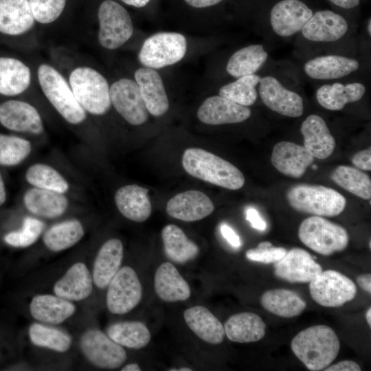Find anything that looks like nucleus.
<instances>
[{
	"label": "nucleus",
	"instance_id": "1",
	"mask_svg": "<svg viewBox=\"0 0 371 371\" xmlns=\"http://www.w3.org/2000/svg\"><path fill=\"white\" fill-rule=\"evenodd\" d=\"M291 348L306 368L319 371L335 359L340 349L339 339L326 325H315L302 330L292 339Z\"/></svg>",
	"mask_w": 371,
	"mask_h": 371
},
{
	"label": "nucleus",
	"instance_id": "2",
	"mask_svg": "<svg viewBox=\"0 0 371 371\" xmlns=\"http://www.w3.org/2000/svg\"><path fill=\"white\" fill-rule=\"evenodd\" d=\"M182 166L191 176L229 190H238L245 183V177L238 168L201 148L186 150Z\"/></svg>",
	"mask_w": 371,
	"mask_h": 371
},
{
	"label": "nucleus",
	"instance_id": "3",
	"mask_svg": "<svg viewBox=\"0 0 371 371\" xmlns=\"http://www.w3.org/2000/svg\"><path fill=\"white\" fill-rule=\"evenodd\" d=\"M289 205L295 210L318 216H336L346 205L345 197L334 189L323 186L299 184L287 192Z\"/></svg>",
	"mask_w": 371,
	"mask_h": 371
},
{
	"label": "nucleus",
	"instance_id": "4",
	"mask_svg": "<svg viewBox=\"0 0 371 371\" xmlns=\"http://www.w3.org/2000/svg\"><path fill=\"white\" fill-rule=\"evenodd\" d=\"M74 95L85 111L101 115L111 106L110 87L104 76L89 67H78L69 76Z\"/></svg>",
	"mask_w": 371,
	"mask_h": 371
},
{
	"label": "nucleus",
	"instance_id": "5",
	"mask_svg": "<svg viewBox=\"0 0 371 371\" xmlns=\"http://www.w3.org/2000/svg\"><path fill=\"white\" fill-rule=\"evenodd\" d=\"M38 80L45 95L69 123L78 124L86 119V112L76 100L65 78L53 67L42 64Z\"/></svg>",
	"mask_w": 371,
	"mask_h": 371
},
{
	"label": "nucleus",
	"instance_id": "6",
	"mask_svg": "<svg viewBox=\"0 0 371 371\" xmlns=\"http://www.w3.org/2000/svg\"><path fill=\"white\" fill-rule=\"evenodd\" d=\"M298 237L306 247L324 256L341 251L348 244V234L344 227L318 216L302 222Z\"/></svg>",
	"mask_w": 371,
	"mask_h": 371
},
{
	"label": "nucleus",
	"instance_id": "7",
	"mask_svg": "<svg viewBox=\"0 0 371 371\" xmlns=\"http://www.w3.org/2000/svg\"><path fill=\"white\" fill-rule=\"evenodd\" d=\"M187 52V39L175 32H160L150 35L143 43L138 60L143 67L154 69L175 65Z\"/></svg>",
	"mask_w": 371,
	"mask_h": 371
},
{
	"label": "nucleus",
	"instance_id": "8",
	"mask_svg": "<svg viewBox=\"0 0 371 371\" xmlns=\"http://www.w3.org/2000/svg\"><path fill=\"white\" fill-rule=\"evenodd\" d=\"M98 39L103 48L116 49L133 36L134 27L131 15L124 6L115 1H103L98 8Z\"/></svg>",
	"mask_w": 371,
	"mask_h": 371
},
{
	"label": "nucleus",
	"instance_id": "9",
	"mask_svg": "<svg viewBox=\"0 0 371 371\" xmlns=\"http://www.w3.org/2000/svg\"><path fill=\"white\" fill-rule=\"evenodd\" d=\"M314 301L325 307H339L352 300L357 286L346 276L335 270L322 271L309 284Z\"/></svg>",
	"mask_w": 371,
	"mask_h": 371
},
{
	"label": "nucleus",
	"instance_id": "10",
	"mask_svg": "<svg viewBox=\"0 0 371 371\" xmlns=\"http://www.w3.org/2000/svg\"><path fill=\"white\" fill-rule=\"evenodd\" d=\"M107 286L106 306L113 314L130 312L142 300L141 282L137 273L128 266L120 268Z\"/></svg>",
	"mask_w": 371,
	"mask_h": 371
},
{
	"label": "nucleus",
	"instance_id": "11",
	"mask_svg": "<svg viewBox=\"0 0 371 371\" xmlns=\"http://www.w3.org/2000/svg\"><path fill=\"white\" fill-rule=\"evenodd\" d=\"M80 346L86 359L101 368H117L127 358L123 347L98 329L86 330L80 337Z\"/></svg>",
	"mask_w": 371,
	"mask_h": 371
},
{
	"label": "nucleus",
	"instance_id": "12",
	"mask_svg": "<svg viewBox=\"0 0 371 371\" xmlns=\"http://www.w3.org/2000/svg\"><path fill=\"white\" fill-rule=\"evenodd\" d=\"M111 104L129 124L138 126L148 119V111L138 86L130 78H120L110 87Z\"/></svg>",
	"mask_w": 371,
	"mask_h": 371
},
{
	"label": "nucleus",
	"instance_id": "13",
	"mask_svg": "<svg viewBox=\"0 0 371 371\" xmlns=\"http://www.w3.org/2000/svg\"><path fill=\"white\" fill-rule=\"evenodd\" d=\"M258 87L260 97L269 109L280 115L298 117L304 112L302 97L286 89L276 78L266 76L260 78Z\"/></svg>",
	"mask_w": 371,
	"mask_h": 371
},
{
	"label": "nucleus",
	"instance_id": "14",
	"mask_svg": "<svg viewBox=\"0 0 371 371\" xmlns=\"http://www.w3.org/2000/svg\"><path fill=\"white\" fill-rule=\"evenodd\" d=\"M313 12L300 0H282L270 12L273 31L279 36L289 37L301 32Z\"/></svg>",
	"mask_w": 371,
	"mask_h": 371
},
{
	"label": "nucleus",
	"instance_id": "15",
	"mask_svg": "<svg viewBox=\"0 0 371 371\" xmlns=\"http://www.w3.org/2000/svg\"><path fill=\"white\" fill-rule=\"evenodd\" d=\"M322 271L308 251L293 248L274 263L275 276L291 283L310 282Z\"/></svg>",
	"mask_w": 371,
	"mask_h": 371
},
{
	"label": "nucleus",
	"instance_id": "16",
	"mask_svg": "<svg viewBox=\"0 0 371 371\" xmlns=\"http://www.w3.org/2000/svg\"><path fill=\"white\" fill-rule=\"evenodd\" d=\"M0 124L8 130L20 133L38 135L44 130L37 109L18 100H9L0 104Z\"/></svg>",
	"mask_w": 371,
	"mask_h": 371
},
{
	"label": "nucleus",
	"instance_id": "17",
	"mask_svg": "<svg viewBox=\"0 0 371 371\" xmlns=\"http://www.w3.org/2000/svg\"><path fill=\"white\" fill-rule=\"evenodd\" d=\"M197 117L208 125L240 123L251 115L248 106L235 103L221 95L206 98L197 111Z\"/></svg>",
	"mask_w": 371,
	"mask_h": 371
},
{
	"label": "nucleus",
	"instance_id": "18",
	"mask_svg": "<svg viewBox=\"0 0 371 371\" xmlns=\"http://www.w3.org/2000/svg\"><path fill=\"white\" fill-rule=\"evenodd\" d=\"M142 98L150 114L164 115L169 109V100L163 80L156 69L142 67L134 74Z\"/></svg>",
	"mask_w": 371,
	"mask_h": 371
},
{
	"label": "nucleus",
	"instance_id": "19",
	"mask_svg": "<svg viewBox=\"0 0 371 371\" xmlns=\"http://www.w3.org/2000/svg\"><path fill=\"white\" fill-rule=\"evenodd\" d=\"M348 29V22L341 15L324 10L313 13L301 32L306 40L330 43L341 38Z\"/></svg>",
	"mask_w": 371,
	"mask_h": 371
},
{
	"label": "nucleus",
	"instance_id": "20",
	"mask_svg": "<svg viewBox=\"0 0 371 371\" xmlns=\"http://www.w3.org/2000/svg\"><path fill=\"white\" fill-rule=\"evenodd\" d=\"M214 210L212 200L199 190H188L170 199L166 205L167 214L172 218L186 222L201 220Z\"/></svg>",
	"mask_w": 371,
	"mask_h": 371
},
{
	"label": "nucleus",
	"instance_id": "21",
	"mask_svg": "<svg viewBox=\"0 0 371 371\" xmlns=\"http://www.w3.org/2000/svg\"><path fill=\"white\" fill-rule=\"evenodd\" d=\"M314 159L304 146L291 142L282 141L274 146L271 161L273 166L284 175L300 178Z\"/></svg>",
	"mask_w": 371,
	"mask_h": 371
},
{
	"label": "nucleus",
	"instance_id": "22",
	"mask_svg": "<svg viewBox=\"0 0 371 371\" xmlns=\"http://www.w3.org/2000/svg\"><path fill=\"white\" fill-rule=\"evenodd\" d=\"M300 132L304 138V147L315 157L324 159L334 151L335 139L320 116L311 114L302 123Z\"/></svg>",
	"mask_w": 371,
	"mask_h": 371
},
{
	"label": "nucleus",
	"instance_id": "23",
	"mask_svg": "<svg viewBox=\"0 0 371 371\" xmlns=\"http://www.w3.org/2000/svg\"><path fill=\"white\" fill-rule=\"evenodd\" d=\"M93 278L83 262L72 265L54 285L55 295L69 301H80L92 293Z\"/></svg>",
	"mask_w": 371,
	"mask_h": 371
},
{
	"label": "nucleus",
	"instance_id": "24",
	"mask_svg": "<svg viewBox=\"0 0 371 371\" xmlns=\"http://www.w3.org/2000/svg\"><path fill=\"white\" fill-rule=\"evenodd\" d=\"M34 18L29 0H0V33L21 35L32 29Z\"/></svg>",
	"mask_w": 371,
	"mask_h": 371
},
{
	"label": "nucleus",
	"instance_id": "25",
	"mask_svg": "<svg viewBox=\"0 0 371 371\" xmlns=\"http://www.w3.org/2000/svg\"><path fill=\"white\" fill-rule=\"evenodd\" d=\"M148 190L138 185H127L119 188L115 194V202L120 212L126 218L144 222L152 212L148 195Z\"/></svg>",
	"mask_w": 371,
	"mask_h": 371
},
{
	"label": "nucleus",
	"instance_id": "26",
	"mask_svg": "<svg viewBox=\"0 0 371 371\" xmlns=\"http://www.w3.org/2000/svg\"><path fill=\"white\" fill-rule=\"evenodd\" d=\"M359 67V63L356 59L339 55H326L308 60L304 70L313 79L334 80L348 76Z\"/></svg>",
	"mask_w": 371,
	"mask_h": 371
},
{
	"label": "nucleus",
	"instance_id": "27",
	"mask_svg": "<svg viewBox=\"0 0 371 371\" xmlns=\"http://www.w3.org/2000/svg\"><path fill=\"white\" fill-rule=\"evenodd\" d=\"M123 245L120 240L111 238L99 249L94 260L92 278L95 285L104 289L120 269Z\"/></svg>",
	"mask_w": 371,
	"mask_h": 371
},
{
	"label": "nucleus",
	"instance_id": "28",
	"mask_svg": "<svg viewBox=\"0 0 371 371\" xmlns=\"http://www.w3.org/2000/svg\"><path fill=\"white\" fill-rule=\"evenodd\" d=\"M30 312L36 320L45 324H58L71 317L76 306L71 301L58 295H35L30 304Z\"/></svg>",
	"mask_w": 371,
	"mask_h": 371
},
{
	"label": "nucleus",
	"instance_id": "29",
	"mask_svg": "<svg viewBox=\"0 0 371 371\" xmlns=\"http://www.w3.org/2000/svg\"><path fill=\"white\" fill-rule=\"evenodd\" d=\"M154 286L158 297L168 302L187 300L191 294L188 282L176 267L168 262L161 264L157 268Z\"/></svg>",
	"mask_w": 371,
	"mask_h": 371
},
{
	"label": "nucleus",
	"instance_id": "30",
	"mask_svg": "<svg viewBox=\"0 0 371 371\" xmlns=\"http://www.w3.org/2000/svg\"><path fill=\"white\" fill-rule=\"evenodd\" d=\"M183 317L190 329L203 341L211 344H218L223 341L224 326L207 308L190 307L184 311Z\"/></svg>",
	"mask_w": 371,
	"mask_h": 371
},
{
	"label": "nucleus",
	"instance_id": "31",
	"mask_svg": "<svg viewBox=\"0 0 371 371\" xmlns=\"http://www.w3.org/2000/svg\"><path fill=\"white\" fill-rule=\"evenodd\" d=\"M23 203L33 214L47 218L61 216L68 207V200L63 194L35 187L25 193Z\"/></svg>",
	"mask_w": 371,
	"mask_h": 371
},
{
	"label": "nucleus",
	"instance_id": "32",
	"mask_svg": "<svg viewBox=\"0 0 371 371\" xmlns=\"http://www.w3.org/2000/svg\"><path fill=\"white\" fill-rule=\"evenodd\" d=\"M265 327L262 319L251 312L233 315L224 324L225 335L228 339L237 343L260 340L265 335Z\"/></svg>",
	"mask_w": 371,
	"mask_h": 371
},
{
	"label": "nucleus",
	"instance_id": "33",
	"mask_svg": "<svg viewBox=\"0 0 371 371\" xmlns=\"http://www.w3.org/2000/svg\"><path fill=\"white\" fill-rule=\"evenodd\" d=\"M365 92V86L359 82L346 85L335 82L319 87L316 92V98L323 108L330 111H340L347 104L361 100Z\"/></svg>",
	"mask_w": 371,
	"mask_h": 371
},
{
	"label": "nucleus",
	"instance_id": "34",
	"mask_svg": "<svg viewBox=\"0 0 371 371\" xmlns=\"http://www.w3.org/2000/svg\"><path fill=\"white\" fill-rule=\"evenodd\" d=\"M31 82L30 68L21 60L0 56V94L14 96L24 92Z\"/></svg>",
	"mask_w": 371,
	"mask_h": 371
},
{
	"label": "nucleus",
	"instance_id": "35",
	"mask_svg": "<svg viewBox=\"0 0 371 371\" xmlns=\"http://www.w3.org/2000/svg\"><path fill=\"white\" fill-rule=\"evenodd\" d=\"M161 238L166 256L172 261L183 264L195 258L199 249L178 226L170 224L161 231Z\"/></svg>",
	"mask_w": 371,
	"mask_h": 371
},
{
	"label": "nucleus",
	"instance_id": "36",
	"mask_svg": "<svg viewBox=\"0 0 371 371\" xmlns=\"http://www.w3.org/2000/svg\"><path fill=\"white\" fill-rule=\"evenodd\" d=\"M260 302L265 309L285 318L300 315L306 306V302L297 293L285 289L266 291L262 295Z\"/></svg>",
	"mask_w": 371,
	"mask_h": 371
},
{
	"label": "nucleus",
	"instance_id": "37",
	"mask_svg": "<svg viewBox=\"0 0 371 371\" xmlns=\"http://www.w3.org/2000/svg\"><path fill=\"white\" fill-rule=\"evenodd\" d=\"M268 58V53L261 44H253L236 51L229 58L226 71L238 78L255 74Z\"/></svg>",
	"mask_w": 371,
	"mask_h": 371
},
{
	"label": "nucleus",
	"instance_id": "38",
	"mask_svg": "<svg viewBox=\"0 0 371 371\" xmlns=\"http://www.w3.org/2000/svg\"><path fill=\"white\" fill-rule=\"evenodd\" d=\"M106 333L117 344L133 349L144 348L151 338L147 326L139 321L114 323L108 327Z\"/></svg>",
	"mask_w": 371,
	"mask_h": 371
},
{
	"label": "nucleus",
	"instance_id": "39",
	"mask_svg": "<svg viewBox=\"0 0 371 371\" xmlns=\"http://www.w3.org/2000/svg\"><path fill=\"white\" fill-rule=\"evenodd\" d=\"M85 234L78 220H68L49 228L43 237L45 245L54 252L65 250L79 242Z\"/></svg>",
	"mask_w": 371,
	"mask_h": 371
},
{
	"label": "nucleus",
	"instance_id": "40",
	"mask_svg": "<svg viewBox=\"0 0 371 371\" xmlns=\"http://www.w3.org/2000/svg\"><path fill=\"white\" fill-rule=\"evenodd\" d=\"M330 178L338 186L355 196L365 200L370 199V178L361 170L348 166H339L333 171Z\"/></svg>",
	"mask_w": 371,
	"mask_h": 371
},
{
	"label": "nucleus",
	"instance_id": "41",
	"mask_svg": "<svg viewBox=\"0 0 371 371\" xmlns=\"http://www.w3.org/2000/svg\"><path fill=\"white\" fill-rule=\"evenodd\" d=\"M260 80L255 74L238 78L220 87L218 95L245 106L253 105L258 98L256 87Z\"/></svg>",
	"mask_w": 371,
	"mask_h": 371
},
{
	"label": "nucleus",
	"instance_id": "42",
	"mask_svg": "<svg viewBox=\"0 0 371 371\" xmlns=\"http://www.w3.org/2000/svg\"><path fill=\"white\" fill-rule=\"evenodd\" d=\"M28 335L34 345L59 352L67 351L72 341L70 335L67 333L38 323H34L30 326Z\"/></svg>",
	"mask_w": 371,
	"mask_h": 371
},
{
	"label": "nucleus",
	"instance_id": "43",
	"mask_svg": "<svg viewBox=\"0 0 371 371\" xmlns=\"http://www.w3.org/2000/svg\"><path fill=\"white\" fill-rule=\"evenodd\" d=\"M27 181L35 188L65 193L69 184L65 178L52 167L36 164L31 166L25 173Z\"/></svg>",
	"mask_w": 371,
	"mask_h": 371
},
{
	"label": "nucleus",
	"instance_id": "44",
	"mask_svg": "<svg viewBox=\"0 0 371 371\" xmlns=\"http://www.w3.org/2000/svg\"><path fill=\"white\" fill-rule=\"evenodd\" d=\"M30 142L23 138L0 134V165L14 166L21 163L30 154Z\"/></svg>",
	"mask_w": 371,
	"mask_h": 371
},
{
	"label": "nucleus",
	"instance_id": "45",
	"mask_svg": "<svg viewBox=\"0 0 371 371\" xmlns=\"http://www.w3.org/2000/svg\"><path fill=\"white\" fill-rule=\"evenodd\" d=\"M45 227L41 221L27 216L23 219L20 230L7 234L3 239L9 245L14 247H27L34 243Z\"/></svg>",
	"mask_w": 371,
	"mask_h": 371
},
{
	"label": "nucleus",
	"instance_id": "46",
	"mask_svg": "<svg viewBox=\"0 0 371 371\" xmlns=\"http://www.w3.org/2000/svg\"><path fill=\"white\" fill-rule=\"evenodd\" d=\"M29 2L35 21L48 24L60 16L66 0H29Z\"/></svg>",
	"mask_w": 371,
	"mask_h": 371
},
{
	"label": "nucleus",
	"instance_id": "47",
	"mask_svg": "<svg viewBox=\"0 0 371 371\" xmlns=\"http://www.w3.org/2000/svg\"><path fill=\"white\" fill-rule=\"evenodd\" d=\"M286 253L284 248L273 247L271 243L266 241L260 243L255 249L247 250L245 255L250 260L269 264L280 260Z\"/></svg>",
	"mask_w": 371,
	"mask_h": 371
},
{
	"label": "nucleus",
	"instance_id": "48",
	"mask_svg": "<svg viewBox=\"0 0 371 371\" xmlns=\"http://www.w3.org/2000/svg\"><path fill=\"white\" fill-rule=\"evenodd\" d=\"M352 164L361 170H371V148L361 150L352 158Z\"/></svg>",
	"mask_w": 371,
	"mask_h": 371
},
{
	"label": "nucleus",
	"instance_id": "49",
	"mask_svg": "<svg viewBox=\"0 0 371 371\" xmlns=\"http://www.w3.org/2000/svg\"><path fill=\"white\" fill-rule=\"evenodd\" d=\"M221 233L227 242L234 248H238L242 243L238 234L227 224L222 223L220 227Z\"/></svg>",
	"mask_w": 371,
	"mask_h": 371
},
{
	"label": "nucleus",
	"instance_id": "50",
	"mask_svg": "<svg viewBox=\"0 0 371 371\" xmlns=\"http://www.w3.org/2000/svg\"><path fill=\"white\" fill-rule=\"evenodd\" d=\"M246 219L251 227L257 230L264 231L267 227L266 222L261 218L258 212L254 207H249L245 212Z\"/></svg>",
	"mask_w": 371,
	"mask_h": 371
},
{
	"label": "nucleus",
	"instance_id": "51",
	"mask_svg": "<svg viewBox=\"0 0 371 371\" xmlns=\"http://www.w3.org/2000/svg\"><path fill=\"white\" fill-rule=\"evenodd\" d=\"M325 371H360L361 367L353 361L344 360L335 364L328 366Z\"/></svg>",
	"mask_w": 371,
	"mask_h": 371
},
{
	"label": "nucleus",
	"instance_id": "52",
	"mask_svg": "<svg viewBox=\"0 0 371 371\" xmlns=\"http://www.w3.org/2000/svg\"><path fill=\"white\" fill-rule=\"evenodd\" d=\"M223 0H183L184 3L193 8H205L216 5Z\"/></svg>",
	"mask_w": 371,
	"mask_h": 371
},
{
	"label": "nucleus",
	"instance_id": "53",
	"mask_svg": "<svg viewBox=\"0 0 371 371\" xmlns=\"http://www.w3.org/2000/svg\"><path fill=\"white\" fill-rule=\"evenodd\" d=\"M358 284L366 291L371 293V275L370 273L362 274L358 276Z\"/></svg>",
	"mask_w": 371,
	"mask_h": 371
},
{
	"label": "nucleus",
	"instance_id": "54",
	"mask_svg": "<svg viewBox=\"0 0 371 371\" xmlns=\"http://www.w3.org/2000/svg\"><path fill=\"white\" fill-rule=\"evenodd\" d=\"M333 3L338 7L350 9L357 6L360 0H330Z\"/></svg>",
	"mask_w": 371,
	"mask_h": 371
},
{
	"label": "nucleus",
	"instance_id": "55",
	"mask_svg": "<svg viewBox=\"0 0 371 371\" xmlns=\"http://www.w3.org/2000/svg\"><path fill=\"white\" fill-rule=\"evenodd\" d=\"M125 4L140 8L146 6L151 0H121Z\"/></svg>",
	"mask_w": 371,
	"mask_h": 371
},
{
	"label": "nucleus",
	"instance_id": "56",
	"mask_svg": "<svg viewBox=\"0 0 371 371\" xmlns=\"http://www.w3.org/2000/svg\"><path fill=\"white\" fill-rule=\"evenodd\" d=\"M6 200V191L4 182L0 172V206H1Z\"/></svg>",
	"mask_w": 371,
	"mask_h": 371
},
{
	"label": "nucleus",
	"instance_id": "57",
	"mask_svg": "<svg viewBox=\"0 0 371 371\" xmlns=\"http://www.w3.org/2000/svg\"><path fill=\"white\" fill-rule=\"evenodd\" d=\"M122 371H140L141 368L138 364L135 363H129L124 366L122 369Z\"/></svg>",
	"mask_w": 371,
	"mask_h": 371
},
{
	"label": "nucleus",
	"instance_id": "58",
	"mask_svg": "<svg viewBox=\"0 0 371 371\" xmlns=\"http://www.w3.org/2000/svg\"><path fill=\"white\" fill-rule=\"evenodd\" d=\"M366 317L367 323L370 327L371 326V308L370 307L367 311Z\"/></svg>",
	"mask_w": 371,
	"mask_h": 371
},
{
	"label": "nucleus",
	"instance_id": "59",
	"mask_svg": "<svg viewBox=\"0 0 371 371\" xmlns=\"http://www.w3.org/2000/svg\"><path fill=\"white\" fill-rule=\"evenodd\" d=\"M367 32L369 36L371 35V19H369L368 25H367Z\"/></svg>",
	"mask_w": 371,
	"mask_h": 371
},
{
	"label": "nucleus",
	"instance_id": "60",
	"mask_svg": "<svg viewBox=\"0 0 371 371\" xmlns=\"http://www.w3.org/2000/svg\"><path fill=\"white\" fill-rule=\"evenodd\" d=\"M177 370H179V371H192V370L191 368H189L183 367V368H180Z\"/></svg>",
	"mask_w": 371,
	"mask_h": 371
}]
</instances>
